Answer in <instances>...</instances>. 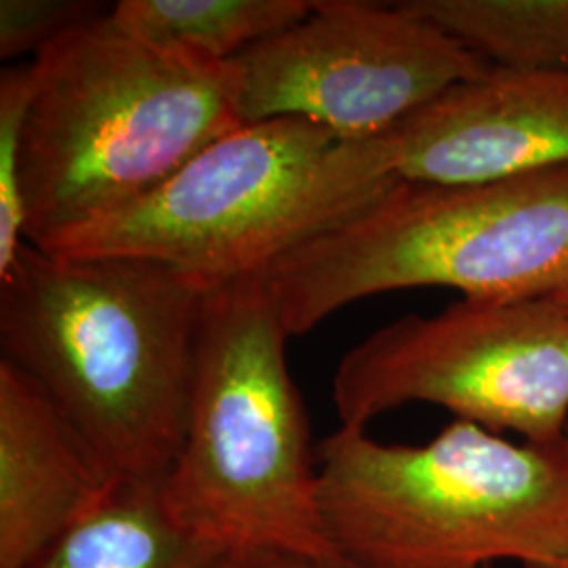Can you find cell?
Returning a JSON list of instances; mask_svg holds the SVG:
<instances>
[{
	"label": "cell",
	"instance_id": "9c48e42d",
	"mask_svg": "<svg viewBox=\"0 0 568 568\" xmlns=\"http://www.w3.org/2000/svg\"><path fill=\"white\" fill-rule=\"evenodd\" d=\"M386 183L474 185L568 164V72L493 65L363 140Z\"/></svg>",
	"mask_w": 568,
	"mask_h": 568
},
{
	"label": "cell",
	"instance_id": "7a4b0ae2",
	"mask_svg": "<svg viewBox=\"0 0 568 568\" xmlns=\"http://www.w3.org/2000/svg\"><path fill=\"white\" fill-rule=\"evenodd\" d=\"M32 63L21 196L26 243L39 248L140 201L244 124L236 61L156 47L108 16Z\"/></svg>",
	"mask_w": 568,
	"mask_h": 568
},
{
	"label": "cell",
	"instance_id": "d6986e66",
	"mask_svg": "<svg viewBox=\"0 0 568 568\" xmlns=\"http://www.w3.org/2000/svg\"><path fill=\"white\" fill-rule=\"evenodd\" d=\"M565 438H567V440H568V424H567V429H565Z\"/></svg>",
	"mask_w": 568,
	"mask_h": 568
},
{
	"label": "cell",
	"instance_id": "6da1fadb",
	"mask_svg": "<svg viewBox=\"0 0 568 568\" xmlns=\"http://www.w3.org/2000/svg\"><path fill=\"white\" fill-rule=\"evenodd\" d=\"M209 286L152 260L26 243L0 276L2 358L49 394L114 478L163 480L185 436Z\"/></svg>",
	"mask_w": 568,
	"mask_h": 568
},
{
	"label": "cell",
	"instance_id": "4fadbf2b",
	"mask_svg": "<svg viewBox=\"0 0 568 568\" xmlns=\"http://www.w3.org/2000/svg\"><path fill=\"white\" fill-rule=\"evenodd\" d=\"M490 65L568 72V0H405Z\"/></svg>",
	"mask_w": 568,
	"mask_h": 568
},
{
	"label": "cell",
	"instance_id": "e0dca14e",
	"mask_svg": "<svg viewBox=\"0 0 568 568\" xmlns=\"http://www.w3.org/2000/svg\"><path fill=\"white\" fill-rule=\"evenodd\" d=\"M549 297L568 314V286L567 288H562V291H558V293H554V295H549Z\"/></svg>",
	"mask_w": 568,
	"mask_h": 568
},
{
	"label": "cell",
	"instance_id": "8fae6325",
	"mask_svg": "<svg viewBox=\"0 0 568 568\" xmlns=\"http://www.w3.org/2000/svg\"><path fill=\"white\" fill-rule=\"evenodd\" d=\"M163 480L116 478L102 504L28 568L217 567L224 549L175 520Z\"/></svg>",
	"mask_w": 568,
	"mask_h": 568
},
{
	"label": "cell",
	"instance_id": "277c9868",
	"mask_svg": "<svg viewBox=\"0 0 568 568\" xmlns=\"http://www.w3.org/2000/svg\"><path fill=\"white\" fill-rule=\"evenodd\" d=\"M286 339L264 274L206 288L185 436L164 476V501L182 527L215 548L283 549L339 568Z\"/></svg>",
	"mask_w": 568,
	"mask_h": 568
},
{
	"label": "cell",
	"instance_id": "7c38bea8",
	"mask_svg": "<svg viewBox=\"0 0 568 568\" xmlns=\"http://www.w3.org/2000/svg\"><path fill=\"white\" fill-rule=\"evenodd\" d=\"M314 0H121L108 13L124 32L204 61H232L305 20Z\"/></svg>",
	"mask_w": 568,
	"mask_h": 568
},
{
	"label": "cell",
	"instance_id": "9a60e30c",
	"mask_svg": "<svg viewBox=\"0 0 568 568\" xmlns=\"http://www.w3.org/2000/svg\"><path fill=\"white\" fill-rule=\"evenodd\" d=\"M100 2L87 0H2L0 2V58L42 53L68 32L110 13Z\"/></svg>",
	"mask_w": 568,
	"mask_h": 568
},
{
	"label": "cell",
	"instance_id": "ac0fdd59",
	"mask_svg": "<svg viewBox=\"0 0 568 568\" xmlns=\"http://www.w3.org/2000/svg\"><path fill=\"white\" fill-rule=\"evenodd\" d=\"M548 568H568V551H565L556 562H551Z\"/></svg>",
	"mask_w": 568,
	"mask_h": 568
},
{
	"label": "cell",
	"instance_id": "52a82bcc",
	"mask_svg": "<svg viewBox=\"0 0 568 568\" xmlns=\"http://www.w3.org/2000/svg\"><path fill=\"white\" fill-rule=\"evenodd\" d=\"M443 406L493 434L551 445L568 424V314L551 297L459 300L408 314L354 345L333 375L342 426L394 408Z\"/></svg>",
	"mask_w": 568,
	"mask_h": 568
},
{
	"label": "cell",
	"instance_id": "8992f818",
	"mask_svg": "<svg viewBox=\"0 0 568 568\" xmlns=\"http://www.w3.org/2000/svg\"><path fill=\"white\" fill-rule=\"evenodd\" d=\"M389 185L371 171L363 142H337L300 119L253 122L206 145L140 201L41 251L142 257L222 283L264 274Z\"/></svg>",
	"mask_w": 568,
	"mask_h": 568
},
{
	"label": "cell",
	"instance_id": "2e32d148",
	"mask_svg": "<svg viewBox=\"0 0 568 568\" xmlns=\"http://www.w3.org/2000/svg\"><path fill=\"white\" fill-rule=\"evenodd\" d=\"M215 568H321L304 556L272 548L227 549Z\"/></svg>",
	"mask_w": 568,
	"mask_h": 568
},
{
	"label": "cell",
	"instance_id": "5b68a950",
	"mask_svg": "<svg viewBox=\"0 0 568 568\" xmlns=\"http://www.w3.org/2000/svg\"><path fill=\"white\" fill-rule=\"evenodd\" d=\"M288 337L389 291L518 302L568 286V164L474 185L394 183L264 272Z\"/></svg>",
	"mask_w": 568,
	"mask_h": 568
},
{
	"label": "cell",
	"instance_id": "3957f363",
	"mask_svg": "<svg viewBox=\"0 0 568 568\" xmlns=\"http://www.w3.org/2000/svg\"><path fill=\"white\" fill-rule=\"evenodd\" d=\"M339 568H548L568 551V440L509 443L453 419L426 445L342 426L316 448Z\"/></svg>",
	"mask_w": 568,
	"mask_h": 568
},
{
	"label": "cell",
	"instance_id": "5bb4252c",
	"mask_svg": "<svg viewBox=\"0 0 568 568\" xmlns=\"http://www.w3.org/2000/svg\"><path fill=\"white\" fill-rule=\"evenodd\" d=\"M34 98V63L2 70L0 77V276L11 270L26 246L21 196L23 140Z\"/></svg>",
	"mask_w": 568,
	"mask_h": 568
},
{
	"label": "cell",
	"instance_id": "30bf717a",
	"mask_svg": "<svg viewBox=\"0 0 568 568\" xmlns=\"http://www.w3.org/2000/svg\"><path fill=\"white\" fill-rule=\"evenodd\" d=\"M116 478L30 375L0 361V568H28Z\"/></svg>",
	"mask_w": 568,
	"mask_h": 568
},
{
	"label": "cell",
	"instance_id": "ba28073f",
	"mask_svg": "<svg viewBox=\"0 0 568 568\" xmlns=\"http://www.w3.org/2000/svg\"><path fill=\"white\" fill-rule=\"evenodd\" d=\"M244 124L300 119L368 140L493 65L400 2L323 0L236 58Z\"/></svg>",
	"mask_w": 568,
	"mask_h": 568
}]
</instances>
